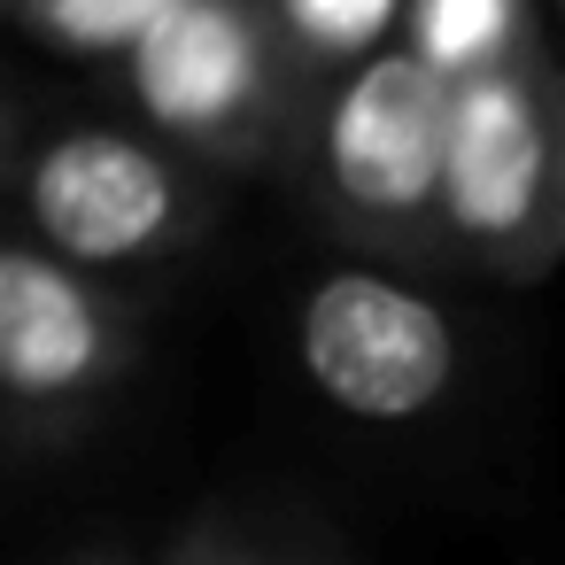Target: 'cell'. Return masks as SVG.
<instances>
[{
  "label": "cell",
  "instance_id": "cell-1",
  "mask_svg": "<svg viewBox=\"0 0 565 565\" xmlns=\"http://www.w3.org/2000/svg\"><path fill=\"white\" fill-rule=\"evenodd\" d=\"M0 217L125 295H156L217 248L233 179L140 117H47L0 171Z\"/></svg>",
  "mask_w": 565,
  "mask_h": 565
},
{
  "label": "cell",
  "instance_id": "cell-2",
  "mask_svg": "<svg viewBox=\"0 0 565 565\" xmlns=\"http://www.w3.org/2000/svg\"><path fill=\"white\" fill-rule=\"evenodd\" d=\"M565 248V78L550 47L449 78L434 171V271L542 287Z\"/></svg>",
  "mask_w": 565,
  "mask_h": 565
},
{
  "label": "cell",
  "instance_id": "cell-3",
  "mask_svg": "<svg viewBox=\"0 0 565 565\" xmlns=\"http://www.w3.org/2000/svg\"><path fill=\"white\" fill-rule=\"evenodd\" d=\"M441 102L449 78L403 40H380L310 86L271 179L295 186V202L326 225L333 248L434 271Z\"/></svg>",
  "mask_w": 565,
  "mask_h": 565
},
{
  "label": "cell",
  "instance_id": "cell-4",
  "mask_svg": "<svg viewBox=\"0 0 565 565\" xmlns=\"http://www.w3.org/2000/svg\"><path fill=\"white\" fill-rule=\"evenodd\" d=\"M148 372V295H125L0 217V465L78 457Z\"/></svg>",
  "mask_w": 565,
  "mask_h": 565
},
{
  "label": "cell",
  "instance_id": "cell-5",
  "mask_svg": "<svg viewBox=\"0 0 565 565\" xmlns=\"http://www.w3.org/2000/svg\"><path fill=\"white\" fill-rule=\"evenodd\" d=\"M287 349L302 387L364 426V434H411L441 418L465 387V318L441 302L434 271L395 256L333 248L287 302Z\"/></svg>",
  "mask_w": 565,
  "mask_h": 565
},
{
  "label": "cell",
  "instance_id": "cell-6",
  "mask_svg": "<svg viewBox=\"0 0 565 565\" xmlns=\"http://www.w3.org/2000/svg\"><path fill=\"white\" fill-rule=\"evenodd\" d=\"M117 71L132 117L225 179H271L318 86L264 0H171L132 32Z\"/></svg>",
  "mask_w": 565,
  "mask_h": 565
},
{
  "label": "cell",
  "instance_id": "cell-7",
  "mask_svg": "<svg viewBox=\"0 0 565 565\" xmlns=\"http://www.w3.org/2000/svg\"><path fill=\"white\" fill-rule=\"evenodd\" d=\"M395 40L411 55H426L441 78L526 55V47H550L542 40V0H403Z\"/></svg>",
  "mask_w": 565,
  "mask_h": 565
},
{
  "label": "cell",
  "instance_id": "cell-8",
  "mask_svg": "<svg viewBox=\"0 0 565 565\" xmlns=\"http://www.w3.org/2000/svg\"><path fill=\"white\" fill-rule=\"evenodd\" d=\"M264 9H271L279 40L295 47V63H302L310 78H326V71H341V63H356L364 47L395 40L403 0H264Z\"/></svg>",
  "mask_w": 565,
  "mask_h": 565
},
{
  "label": "cell",
  "instance_id": "cell-9",
  "mask_svg": "<svg viewBox=\"0 0 565 565\" xmlns=\"http://www.w3.org/2000/svg\"><path fill=\"white\" fill-rule=\"evenodd\" d=\"M171 9V0H24V9L9 17L17 32H32L40 47L55 55H78V63H117L132 47V32Z\"/></svg>",
  "mask_w": 565,
  "mask_h": 565
},
{
  "label": "cell",
  "instance_id": "cell-10",
  "mask_svg": "<svg viewBox=\"0 0 565 565\" xmlns=\"http://www.w3.org/2000/svg\"><path fill=\"white\" fill-rule=\"evenodd\" d=\"M148 565H271V534L241 503H202L163 534V550H148Z\"/></svg>",
  "mask_w": 565,
  "mask_h": 565
},
{
  "label": "cell",
  "instance_id": "cell-11",
  "mask_svg": "<svg viewBox=\"0 0 565 565\" xmlns=\"http://www.w3.org/2000/svg\"><path fill=\"white\" fill-rule=\"evenodd\" d=\"M264 534H271V565H356V550H341L318 519H302V511H287V519H264Z\"/></svg>",
  "mask_w": 565,
  "mask_h": 565
},
{
  "label": "cell",
  "instance_id": "cell-12",
  "mask_svg": "<svg viewBox=\"0 0 565 565\" xmlns=\"http://www.w3.org/2000/svg\"><path fill=\"white\" fill-rule=\"evenodd\" d=\"M24 125H32V109L9 94V78H0V171H9V156H17V140H24Z\"/></svg>",
  "mask_w": 565,
  "mask_h": 565
},
{
  "label": "cell",
  "instance_id": "cell-13",
  "mask_svg": "<svg viewBox=\"0 0 565 565\" xmlns=\"http://www.w3.org/2000/svg\"><path fill=\"white\" fill-rule=\"evenodd\" d=\"M47 565H148L140 550H63V557H47Z\"/></svg>",
  "mask_w": 565,
  "mask_h": 565
},
{
  "label": "cell",
  "instance_id": "cell-14",
  "mask_svg": "<svg viewBox=\"0 0 565 565\" xmlns=\"http://www.w3.org/2000/svg\"><path fill=\"white\" fill-rule=\"evenodd\" d=\"M17 9H24V0H0V24H9V17H17Z\"/></svg>",
  "mask_w": 565,
  "mask_h": 565
},
{
  "label": "cell",
  "instance_id": "cell-15",
  "mask_svg": "<svg viewBox=\"0 0 565 565\" xmlns=\"http://www.w3.org/2000/svg\"><path fill=\"white\" fill-rule=\"evenodd\" d=\"M542 9H557V0H542Z\"/></svg>",
  "mask_w": 565,
  "mask_h": 565
}]
</instances>
